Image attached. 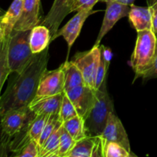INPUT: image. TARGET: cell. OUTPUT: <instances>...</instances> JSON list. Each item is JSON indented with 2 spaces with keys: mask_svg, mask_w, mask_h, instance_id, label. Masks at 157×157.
Returning a JSON list of instances; mask_svg holds the SVG:
<instances>
[{
  "mask_svg": "<svg viewBox=\"0 0 157 157\" xmlns=\"http://www.w3.org/2000/svg\"><path fill=\"white\" fill-rule=\"evenodd\" d=\"M49 48L35 54L25 67L9 79L0 98V117L14 109L26 107L35 99L41 76L47 70Z\"/></svg>",
  "mask_w": 157,
  "mask_h": 157,
  "instance_id": "cell-1",
  "label": "cell"
},
{
  "mask_svg": "<svg viewBox=\"0 0 157 157\" xmlns=\"http://www.w3.org/2000/svg\"><path fill=\"white\" fill-rule=\"evenodd\" d=\"M157 54V37L153 30L137 32L136 45L130 64L135 79L141 78L153 65Z\"/></svg>",
  "mask_w": 157,
  "mask_h": 157,
  "instance_id": "cell-2",
  "label": "cell"
},
{
  "mask_svg": "<svg viewBox=\"0 0 157 157\" xmlns=\"http://www.w3.org/2000/svg\"><path fill=\"white\" fill-rule=\"evenodd\" d=\"M114 110L113 103L107 90L106 79L98 90L94 107L84 120L87 136H101L107 124L109 114Z\"/></svg>",
  "mask_w": 157,
  "mask_h": 157,
  "instance_id": "cell-3",
  "label": "cell"
},
{
  "mask_svg": "<svg viewBox=\"0 0 157 157\" xmlns=\"http://www.w3.org/2000/svg\"><path fill=\"white\" fill-rule=\"evenodd\" d=\"M35 117L29 106L14 109L6 112L1 117V133H0V155L5 156L12 138L24 130L31 121Z\"/></svg>",
  "mask_w": 157,
  "mask_h": 157,
  "instance_id": "cell-4",
  "label": "cell"
},
{
  "mask_svg": "<svg viewBox=\"0 0 157 157\" xmlns=\"http://www.w3.org/2000/svg\"><path fill=\"white\" fill-rule=\"evenodd\" d=\"M31 30L12 31L8 48V61L12 73L19 72L30 61L34 54L29 44Z\"/></svg>",
  "mask_w": 157,
  "mask_h": 157,
  "instance_id": "cell-5",
  "label": "cell"
},
{
  "mask_svg": "<svg viewBox=\"0 0 157 157\" xmlns=\"http://www.w3.org/2000/svg\"><path fill=\"white\" fill-rule=\"evenodd\" d=\"M101 58V47L94 45L90 50L76 54L72 60L80 69L84 77L86 85L94 89V81L99 67Z\"/></svg>",
  "mask_w": 157,
  "mask_h": 157,
  "instance_id": "cell-6",
  "label": "cell"
},
{
  "mask_svg": "<svg viewBox=\"0 0 157 157\" xmlns=\"http://www.w3.org/2000/svg\"><path fill=\"white\" fill-rule=\"evenodd\" d=\"M64 91V77L62 66L52 71L46 70L40 80L33 101L53 96Z\"/></svg>",
  "mask_w": 157,
  "mask_h": 157,
  "instance_id": "cell-7",
  "label": "cell"
},
{
  "mask_svg": "<svg viewBox=\"0 0 157 157\" xmlns=\"http://www.w3.org/2000/svg\"><path fill=\"white\" fill-rule=\"evenodd\" d=\"M64 92L76 108L78 115L85 120L94 105L96 90L86 84H82Z\"/></svg>",
  "mask_w": 157,
  "mask_h": 157,
  "instance_id": "cell-8",
  "label": "cell"
},
{
  "mask_svg": "<svg viewBox=\"0 0 157 157\" xmlns=\"http://www.w3.org/2000/svg\"><path fill=\"white\" fill-rule=\"evenodd\" d=\"M106 10L101 29L98 35L94 45H100L101 40L113 29L121 18L128 16L130 6L115 1L106 2Z\"/></svg>",
  "mask_w": 157,
  "mask_h": 157,
  "instance_id": "cell-9",
  "label": "cell"
},
{
  "mask_svg": "<svg viewBox=\"0 0 157 157\" xmlns=\"http://www.w3.org/2000/svg\"><path fill=\"white\" fill-rule=\"evenodd\" d=\"M100 136L104 143H117L125 147L129 152H131L128 135L115 110L111 111L109 114L105 128Z\"/></svg>",
  "mask_w": 157,
  "mask_h": 157,
  "instance_id": "cell-10",
  "label": "cell"
},
{
  "mask_svg": "<svg viewBox=\"0 0 157 157\" xmlns=\"http://www.w3.org/2000/svg\"><path fill=\"white\" fill-rule=\"evenodd\" d=\"M94 12H94L93 10L80 11V12H77V14L73 18H71L61 29H58L57 33L52 37V41H55V39H56L58 37L62 36L68 46L69 54L71 48L81 33V29H82L83 25L85 22L86 19Z\"/></svg>",
  "mask_w": 157,
  "mask_h": 157,
  "instance_id": "cell-11",
  "label": "cell"
},
{
  "mask_svg": "<svg viewBox=\"0 0 157 157\" xmlns=\"http://www.w3.org/2000/svg\"><path fill=\"white\" fill-rule=\"evenodd\" d=\"M74 0H55L48 13L45 15L40 24L44 25L51 31L52 37L59 29L61 23L68 14L71 13L72 3Z\"/></svg>",
  "mask_w": 157,
  "mask_h": 157,
  "instance_id": "cell-12",
  "label": "cell"
},
{
  "mask_svg": "<svg viewBox=\"0 0 157 157\" xmlns=\"http://www.w3.org/2000/svg\"><path fill=\"white\" fill-rule=\"evenodd\" d=\"M41 0H23L21 15L14 27V31L32 30L41 23Z\"/></svg>",
  "mask_w": 157,
  "mask_h": 157,
  "instance_id": "cell-13",
  "label": "cell"
},
{
  "mask_svg": "<svg viewBox=\"0 0 157 157\" xmlns=\"http://www.w3.org/2000/svg\"><path fill=\"white\" fill-rule=\"evenodd\" d=\"M64 92L53 96L45 97L31 102L29 107L35 115L59 114Z\"/></svg>",
  "mask_w": 157,
  "mask_h": 157,
  "instance_id": "cell-14",
  "label": "cell"
},
{
  "mask_svg": "<svg viewBox=\"0 0 157 157\" xmlns=\"http://www.w3.org/2000/svg\"><path fill=\"white\" fill-rule=\"evenodd\" d=\"M129 21L136 32L153 30V20L149 7L132 5L128 14Z\"/></svg>",
  "mask_w": 157,
  "mask_h": 157,
  "instance_id": "cell-15",
  "label": "cell"
},
{
  "mask_svg": "<svg viewBox=\"0 0 157 157\" xmlns=\"http://www.w3.org/2000/svg\"><path fill=\"white\" fill-rule=\"evenodd\" d=\"M52 41L50 29L44 25H38L31 30L29 44L34 55L39 54L48 48Z\"/></svg>",
  "mask_w": 157,
  "mask_h": 157,
  "instance_id": "cell-16",
  "label": "cell"
},
{
  "mask_svg": "<svg viewBox=\"0 0 157 157\" xmlns=\"http://www.w3.org/2000/svg\"><path fill=\"white\" fill-rule=\"evenodd\" d=\"M23 0H13L9 9L4 13L0 19L2 36H9L13 31L15 24L21 15Z\"/></svg>",
  "mask_w": 157,
  "mask_h": 157,
  "instance_id": "cell-17",
  "label": "cell"
},
{
  "mask_svg": "<svg viewBox=\"0 0 157 157\" xmlns=\"http://www.w3.org/2000/svg\"><path fill=\"white\" fill-rule=\"evenodd\" d=\"M61 66L64 77V91L85 84L82 73L73 61H66Z\"/></svg>",
  "mask_w": 157,
  "mask_h": 157,
  "instance_id": "cell-18",
  "label": "cell"
},
{
  "mask_svg": "<svg viewBox=\"0 0 157 157\" xmlns=\"http://www.w3.org/2000/svg\"><path fill=\"white\" fill-rule=\"evenodd\" d=\"M9 36H2L0 35V98L1 91L5 82L8 77L12 74L8 61V48H9Z\"/></svg>",
  "mask_w": 157,
  "mask_h": 157,
  "instance_id": "cell-19",
  "label": "cell"
},
{
  "mask_svg": "<svg viewBox=\"0 0 157 157\" xmlns=\"http://www.w3.org/2000/svg\"><path fill=\"white\" fill-rule=\"evenodd\" d=\"M62 128L63 122L60 120L53 133L40 149L39 157H54L59 147Z\"/></svg>",
  "mask_w": 157,
  "mask_h": 157,
  "instance_id": "cell-20",
  "label": "cell"
},
{
  "mask_svg": "<svg viewBox=\"0 0 157 157\" xmlns=\"http://www.w3.org/2000/svg\"><path fill=\"white\" fill-rule=\"evenodd\" d=\"M100 47H101V58H100L99 67H98V71H97L94 86L95 90L100 88L102 83L107 78V74L112 58V53L110 49L107 48L104 45H100Z\"/></svg>",
  "mask_w": 157,
  "mask_h": 157,
  "instance_id": "cell-21",
  "label": "cell"
},
{
  "mask_svg": "<svg viewBox=\"0 0 157 157\" xmlns=\"http://www.w3.org/2000/svg\"><path fill=\"white\" fill-rule=\"evenodd\" d=\"M96 144V136H86L77 141L66 157H92Z\"/></svg>",
  "mask_w": 157,
  "mask_h": 157,
  "instance_id": "cell-22",
  "label": "cell"
},
{
  "mask_svg": "<svg viewBox=\"0 0 157 157\" xmlns=\"http://www.w3.org/2000/svg\"><path fill=\"white\" fill-rule=\"evenodd\" d=\"M63 127L76 142L87 136L84 119L79 115L63 122Z\"/></svg>",
  "mask_w": 157,
  "mask_h": 157,
  "instance_id": "cell-23",
  "label": "cell"
},
{
  "mask_svg": "<svg viewBox=\"0 0 157 157\" xmlns=\"http://www.w3.org/2000/svg\"><path fill=\"white\" fill-rule=\"evenodd\" d=\"M49 118V115H35L28 127V135L31 140H35L38 144L44 127Z\"/></svg>",
  "mask_w": 157,
  "mask_h": 157,
  "instance_id": "cell-24",
  "label": "cell"
},
{
  "mask_svg": "<svg viewBox=\"0 0 157 157\" xmlns=\"http://www.w3.org/2000/svg\"><path fill=\"white\" fill-rule=\"evenodd\" d=\"M75 144L76 141L71 137V136L63 127L61 138H60L59 147L54 157H66L67 153L72 150Z\"/></svg>",
  "mask_w": 157,
  "mask_h": 157,
  "instance_id": "cell-25",
  "label": "cell"
},
{
  "mask_svg": "<svg viewBox=\"0 0 157 157\" xmlns=\"http://www.w3.org/2000/svg\"><path fill=\"white\" fill-rule=\"evenodd\" d=\"M104 144V157H130L133 156L124 147L115 142H107Z\"/></svg>",
  "mask_w": 157,
  "mask_h": 157,
  "instance_id": "cell-26",
  "label": "cell"
},
{
  "mask_svg": "<svg viewBox=\"0 0 157 157\" xmlns=\"http://www.w3.org/2000/svg\"><path fill=\"white\" fill-rule=\"evenodd\" d=\"M78 113L77 111L76 108L75 107L74 104L69 99L67 95L64 92V96H63L62 102H61V110L59 112V117L60 120L62 122H64L66 121L71 119V118L75 117L78 116Z\"/></svg>",
  "mask_w": 157,
  "mask_h": 157,
  "instance_id": "cell-27",
  "label": "cell"
},
{
  "mask_svg": "<svg viewBox=\"0 0 157 157\" xmlns=\"http://www.w3.org/2000/svg\"><path fill=\"white\" fill-rule=\"evenodd\" d=\"M60 117L59 114H52L49 116L48 120L47 123H46L45 126L44 127L41 136L40 137L39 142H38V146H39V150L41 147L44 145L45 141L47 140L48 138L51 136L53 131L55 130V127H56L57 124L59 122Z\"/></svg>",
  "mask_w": 157,
  "mask_h": 157,
  "instance_id": "cell-28",
  "label": "cell"
},
{
  "mask_svg": "<svg viewBox=\"0 0 157 157\" xmlns=\"http://www.w3.org/2000/svg\"><path fill=\"white\" fill-rule=\"evenodd\" d=\"M40 150L39 146L35 140H30L19 151L14 155L17 157H39Z\"/></svg>",
  "mask_w": 157,
  "mask_h": 157,
  "instance_id": "cell-29",
  "label": "cell"
},
{
  "mask_svg": "<svg viewBox=\"0 0 157 157\" xmlns=\"http://www.w3.org/2000/svg\"><path fill=\"white\" fill-rule=\"evenodd\" d=\"M98 2L101 0H74L71 12L80 11H91Z\"/></svg>",
  "mask_w": 157,
  "mask_h": 157,
  "instance_id": "cell-30",
  "label": "cell"
},
{
  "mask_svg": "<svg viewBox=\"0 0 157 157\" xmlns=\"http://www.w3.org/2000/svg\"><path fill=\"white\" fill-rule=\"evenodd\" d=\"M147 5L151 12L153 20V31L157 32V0H147Z\"/></svg>",
  "mask_w": 157,
  "mask_h": 157,
  "instance_id": "cell-31",
  "label": "cell"
},
{
  "mask_svg": "<svg viewBox=\"0 0 157 157\" xmlns=\"http://www.w3.org/2000/svg\"><path fill=\"white\" fill-rule=\"evenodd\" d=\"M141 78H143L144 81L152 79V78H157V54L153 65L144 74V75Z\"/></svg>",
  "mask_w": 157,
  "mask_h": 157,
  "instance_id": "cell-32",
  "label": "cell"
},
{
  "mask_svg": "<svg viewBox=\"0 0 157 157\" xmlns=\"http://www.w3.org/2000/svg\"><path fill=\"white\" fill-rule=\"evenodd\" d=\"M107 1L118 2L122 3V4H125V5H127V6H131L134 3L135 0H101V2H106Z\"/></svg>",
  "mask_w": 157,
  "mask_h": 157,
  "instance_id": "cell-33",
  "label": "cell"
},
{
  "mask_svg": "<svg viewBox=\"0 0 157 157\" xmlns=\"http://www.w3.org/2000/svg\"><path fill=\"white\" fill-rule=\"evenodd\" d=\"M4 13H5V12H3V10H2H2H0V19H1L2 16V15H4Z\"/></svg>",
  "mask_w": 157,
  "mask_h": 157,
  "instance_id": "cell-34",
  "label": "cell"
},
{
  "mask_svg": "<svg viewBox=\"0 0 157 157\" xmlns=\"http://www.w3.org/2000/svg\"><path fill=\"white\" fill-rule=\"evenodd\" d=\"M1 32H2V29H1V25H0V35H1Z\"/></svg>",
  "mask_w": 157,
  "mask_h": 157,
  "instance_id": "cell-35",
  "label": "cell"
},
{
  "mask_svg": "<svg viewBox=\"0 0 157 157\" xmlns=\"http://www.w3.org/2000/svg\"><path fill=\"white\" fill-rule=\"evenodd\" d=\"M156 37H157V32H156Z\"/></svg>",
  "mask_w": 157,
  "mask_h": 157,
  "instance_id": "cell-36",
  "label": "cell"
},
{
  "mask_svg": "<svg viewBox=\"0 0 157 157\" xmlns=\"http://www.w3.org/2000/svg\"><path fill=\"white\" fill-rule=\"evenodd\" d=\"M0 10H2V9H0Z\"/></svg>",
  "mask_w": 157,
  "mask_h": 157,
  "instance_id": "cell-37",
  "label": "cell"
}]
</instances>
